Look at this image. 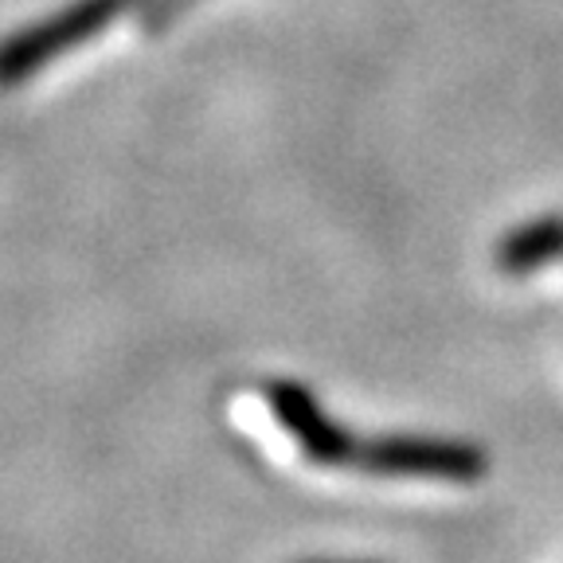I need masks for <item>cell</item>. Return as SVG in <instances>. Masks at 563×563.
I'll return each instance as SVG.
<instances>
[{
  "instance_id": "6da1fadb",
  "label": "cell",
  "mask_w": 563,
  "mask_h": 563,
  "mask_svg": "<svg viewBox=\"0 0 563 563\" xmlns=\"http://www.w3.org/2000/svg\"><path fill=\"white\" fill-rule=\"evenodd\" d=\"M133 4H141V0H75L67 9L44 16L40 24L12 32L0 44V87H16V82L40 75L47 63L95 40L102 27H110Z\"/></svg>"
},
{
  "instance_id": "7a4b0ae2",
  "label": "cell",
  "mask_w": 563,
  "mask_h": 563,
  "mask_svg": "<svg viewBox=\"0 0 563 563\" xmlns=\"http://www.w3.org/2000/svg\"><path fill=\"white\" fill-rule=\"evenodd\" d=\"M356 466L379 477H419V482L470 485L485 477L489 457L474 442L427 439V434H387L356 450Z\"/></svg>"
},
{
  "instance_id": "3957f363",
  "label": "cell",
  "mask_w": 563,
  "mask_h": 563,
  "mask_svg": "<svg viewBox=\"0 0 563 563\" xmlns=\"http://www.w3.org/2000/svg\"><path fill=\"white\" fill-rule=\"evenodd\" d=\"M266 404H271L274 419L290 431V439L298 442V450L317 462V466H344L356 462V442L344 427H336L325 415V407L317 404V396L309 387L294 384V379H274L266 384Z\"/></svg>"
},
{
  "instance_id": "277c9868",
  "label": "cell",
  "mask_w": 563,
  "mask_h": 563,
  "mask_svg": "<svg viewBox=\"0 0 563 563\" xmlns=\"http://www.w3.org/2000/svg\"><path fill=\"white\" fill-rule=\"evenodd\" d=\"M555 258H563V216L520 223L497 246V266L505 274H532L540 266L555 263Z\"/></svg>"
},
{
  "instance_id": "5b68a950",
  "label": "cell",
  "mask_w": 563,
  "mask_h": 563,
  "mask_svg": "<svg viewBox=\"0 0 563 563\" xmlns=\"http://www.w3.org/2000/svg\"><path fill=\"white\" fill-rule=\"evenodd\" d=\"M313 563H336V560H313Z\"/></svg>"
}]
</instances>
